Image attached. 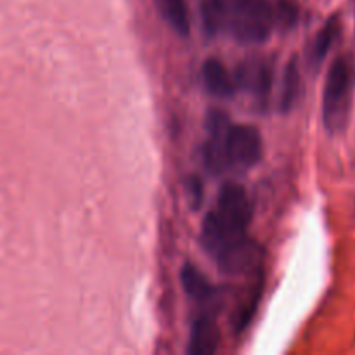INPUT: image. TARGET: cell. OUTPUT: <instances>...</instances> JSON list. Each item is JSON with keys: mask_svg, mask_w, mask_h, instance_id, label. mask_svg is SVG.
Returning <instances> with one entry per match:
<instances>
[{"mask_svg": "<svg viewBox=\"0 0 355 355\" xmlns=\"http://www.w3.org/2000/svg\"><path fill=\"white\" fill-rule=\"evenodd\" d=\"M203 83L207 87L208 94L218 99H229L236 94V82L234 76L231 75L224 62L220 59L210 58L203 62Z\"/></svg>", "mask_w": 355, "mask_h": 355, "instance_id": "6", "label": "cell"}, {"mask_svg": "<svg viewBox=\"0 0 355 355\" xmlns=\"http://www.w3.org/2000/svg\"><path fill=\"white\" fill-rule=\"evenodd\" d=\"M355 90V59L343 54L333 61L322 92V121L329 134L345 130L352 111Z\"/></svg>", "mask_w": 355, "mask_h": 355, "instance_id": "4", "label": "cell"}, {"mask_svg": "<svg viewBox=\"0 0 355 355\" xmlns=\"http://www.w3.org/2000/svg\"><path fill=\"white\" fill-rule=\"evenodd\" d=\"M180 281L184 291L196 302H208L215 293L214 284L194 263H184L180 269Z\"/></svg>", "mask_w": 355, "mask_h": 355, "instance_id": "9", "label": "cell"}, {"mask_svg": "<svg viewBox=\"0 0 355 355\" xmlns=\"http://www.w3.org/2000/svg\"><path fill=\"white\" fill-rule=\"evenodd\" d=\"M158 9L163 19L180 37H187L191 31L189 10L186 0H158Z\"/></svg>", "mask_w": 355, "mask_h": 355, "instance_id": "11", "label": "cell"}, {"mask_svg": "<svg viewBox=\"0 0 355 355\" xmlns=\"http://www.w3.org/2000/svg\"><path fill=\"white\" fill-rule=\"evenodd\" d=\"M236 89H243L262 104L267 103L274 83L272 66L266 59H248L241 62L234 75Z\"/></svg>", "mask_w": 355, "mask_h": 355, "instance_id": "5", "label": "cell"}, {"mask_svg": "<svg viewBox=\"0 0 355 355\" xmlns=\"http://www.w3.org/2000/svg\"><path fill=\"white\" fill-rule=\"evenodd\" d=\"M340 33H342V23H340L338 16H331L324 23V26L315 33L314 42L311 45V52H309V59H311V64L319 68L321 62L324 61L328 52L331 51V47L335 45V42L338 40Z\"/></svg>", "mask_w": 355, "mask_h": 355, "instance_id": "8", "label": "cell"}, {"mask_svg": "<svg viewBox=\"0 0 355 355\" xmlns=\"http://www.w3.org/2000/svg\"><path fill=\"white\" fill-rule=\"evenodd\" d=\"M218 340H220V331H218L215 319L210 315H200L191 328L187 352L191 355L215 354L218 349Z\"/></svg>", "mask_w": 355, "mask_h": 355, "instance_id": "7", "label": "cell"}, {"mask_svg": "<svg viewBox=\"0 0 355 355\" xmlns=\"http://www.w3.org/2000/svg\"><path fill=\"white\" fill-rule=\"evenodd\" d=\"M252 222L214 208L201 225V243L208 255L222 270L238 274L255 260V246L248 238Z\"/></svg>", "mask_w": 355, "mask_h": 355, "instance_id": "3", "label": "cell"}, {"mask_svg": "<svg viewBox=\"0 0 355 355\" xmlns=\"http://www.w3.org/2000/svg\"><path fill=\"white\" fill-rule=\"evenodd\" d=\"M207 130L203 163L208 172H246L262 159V135L253 125L231 123L224 111L211 110Z\"/></svg>", "mask_w": 355, "mask_h": 355, "instance_id": "1", "label": "cell"}, {"mask_svg": "<svg viewBox=\"0 0 355 355\" xmlns=\"http://www.w3.org/2000/svg\"><path fill=\"white\" fill-rule=\"evenodd\" d=\"M201 14L208 33L229 31L248 45L266 42L274 26L269 0H205Z\"/></svg>", "mask_w": 355, "mask_h": 355, "instance_id": "2", "label": "cell"}, {"mask_svg": "<svg viewBox=\"0 0 355 355\" xmlns=\"http://www.w3.org/2000/svg\"><path fill=\"white\" fill-rule=\"evenodd\" d=\"M274 10V24H281L286 30L291 28L298 19V7L291 3L290 0H277L276 6H272Z\"/></svg>", "mask_w": 355, "mask_h": 355, "instance_id": "12", "label": "cell"}, {"mask_svg": "<svg viewBox=\"0 0 355 355\" xmlns=\"http://www.w3.org/2000/svg\"><path fill=\"white\" fill-rule=\"evenodd\" d=\"M302 96V76L300 69H298L297 59H291L284 68L283 83H281V94H279V110L283 113L293 110L297 106L298 99Z\"/></svg>", "mask_w": 355, "mask_h": 355, "instance_id": "10", "label": "cell"}]
</instances>
